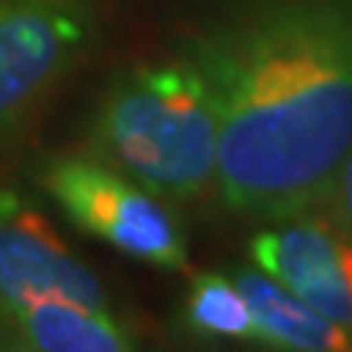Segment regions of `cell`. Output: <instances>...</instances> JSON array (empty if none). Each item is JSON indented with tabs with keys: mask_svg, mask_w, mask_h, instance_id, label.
Returning <instances> with one entry per match:
<instances>
[{
	"mask_svg": "<svg viewBox=\"0 0 352 352\" xmlns=\"http://www.w3.org/2000/svg\"><path fill=\"white\" fill-rule=\"evenodd\" d=\"M182 320L200 338L212 340H256V320L238 282L226 273H197L185 294Z\"/></svg>",
	"mask_w": 352,
	"mask_h": 352,
	"instance_id": "9c48e42d",
	"label": "cell"
},
{
	"mask_svg": "<svg viewBox=\"0 0 352 352\" xmlns=\"http://www.w3.org/2000/svg\"><path fill=\"white\" fill-rule=\"evenodd\" d=\"M182 56L217 109L220 200L270 223L320 208L352 147V0H256Z\"/></svg>",
	"mask_w": 352,
	"mask_h": 352,
	"instance_id": "6da1fadb",
	"label": "cell"
},
{
	"mask_svg": "<svg viewBox=\"0 0 352 352\" xmlns=\"http://www.w3.org/2000/svg\"><path fill=\"white\" fill-rule=\"evenodd\" d=\"M91 156L164 203H194L217 176V109L191 59L138 65L109 85Z\"/></svg>",
	"mask_w": 352,
	"mask_h": 352,
	"instance_id": "7a4b0ae2",
	"label": "cell"
},
{
	"mask_svg": "<svg viewBox=\"0 0 352 352\" xmlns=\"http://www.w3.org/2000/svg\"><path fill=\"white\" fill-rule=\"evenodd\" d=\"M138 340L109 308L71 300H30L0 308V349L15 352H129Z\"/></svg>",
	"mask_w": 352,
	"mask_h": 352,
	"instance_id": "52a82bcc",
	"label": "cell"
},
{
	"mask_svg": "<svg viewBox=\"0 0 352 352\" xmlns=\"http://www.w3.org/2000/svg\"><path fill=\"white\" fill-rule=\"evenodd\" d=\"M320 208L352 238V147L346 150V156L340 159Z\"/></svg>",
	"mask_w": 352,
	"mask_h": 352,
	"instance_id": "30bf717a",
	"label": "cell"
},
{
	"mask_svg": "<svg viewBox=\"0 0 352 352\" xmlns=\"http://www.w3.org/2000/svg\"><path fill=\"white\" fill-rule=\"evenodd\" d=\"M41 182L82 232L112 250L170 273L188 267V244L168 203L100 159H56Z\"/></svg>",
	"mask_w": 352,
	"mask_h": 352,
	"instance_id": "3957f363",
	"label": "cell"
},
{
	"mask_svg": "<svg viewBox=\"0 0 352 352\" xmlns=\"http://www.w3.org/2000/svg\"><path fill=\"white\" fill-rule=\"evenodd\" d=\"M256 320V344L282 352H349L352 338L258 267L235 270Z\"/></svg>",
	"mask_w": 352,
	"mask_h": 352,
	"instance_id": "ba28073f",
	"label": "cell"
},
{
	"mask_svg": "<svg viewBox=\"0 0 352 352\" xmlns=\"http://www.w3.org/2000/svg\"><path fill=\"white\" fill-rule=\"evenodd\" d=\"M250 258L352 338V238L323 208L276 220L250 241Z\"/></svg>",
	"mask_w": 352,
	"mask_h": 352,
	"instance_id": "5b68a950",
	"label": "cell"
},
{
	"mask_svg": "<svg viewBox=\"0 0 352 352\" xmlns=\"http://www.w3.org/2000/svg\"><path fill=\"white\" fill-rule=\"evenodd\" d=\"M71 300L109 308L100 279L59 238L36 206L0 191V308L30 300Z\"/></svg>",
	"mask_w": 352,
	"mask_h": 352,
	"instance_id": "8992f818",
	"label": "cell"
},
{
	"mask_svg": "<svg viewBox=\"0 0 352 352\" xmlns=\"http://www.w3.org/2000/svg\"><path fill=\"white\" fill-rule=\"evenodd\" d=\"M88 38L82 0H0V135L47 97Z\"/></svg>",
	"mask_w": 352,
	"mask_h": 352,
	"instance_id": "277c9868",
	"label": "cell"
}]
</instances>
